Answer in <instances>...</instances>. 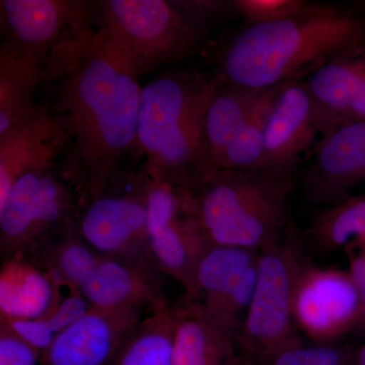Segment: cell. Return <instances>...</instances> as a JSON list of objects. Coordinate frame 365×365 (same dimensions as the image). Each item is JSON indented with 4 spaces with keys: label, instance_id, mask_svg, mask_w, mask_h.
Masks as SVG:
<instances>
[{
    "label": "cell",
    "instance_id": "f1b7e54d",
    "mask_svg": "<svg viewBox=\"0 0 365 365\" xmlns=\"http://www.w3.org/2000/svg\"><path fill=\"white\" fill-rule=\"evenodd\" d=\"M232 6L252 26L292 18L306 11L312 4L302 0H235Z\"/></svg>",
    "mask_w": 365,
    "mask_h": 365
},
{
    "label": "cell",
    "instance_id": "30bf717a",
    "mask_svg": "<svg viewBox=\"0 0 365 365\" xmlns=\"http://www.w3.org/2000/svg\"><path fill=\"white\" fill-rule=\"evenodd\" d=\"M294 313L299 332L314 344H333L361 325L365 309L348 271L307 264L295 292Z\"/></svg>",
    "mask_w": 365,
    "mask_h": 365
},
{
    "label": "cell",
    "instance_id": "ac0fdd59",
    "mask_svg": "<svg viewBox=\"0 0 365 365\" xmlns=\"http://www.w3.org/2000/svg\"><path fill=\"white\" fill-rule=\"evenodd\" d=\"M45 60L11 43L0 49V136L32 118L39 110L36 103L43 85Z\"/></svg>",
    "mask_w": 365,
    "mask_h": 365
},
{
    "label": "cell",
    "instance_id": "52a82bcc",
    "mask_svg": "<svg viewBox=\"0 0 365 365\" xmlns=\"http://www.w3.org/2000/svg\"><path fill=\"white\" fill-rule=\"evenodd\" d=\"M81 208L76 190L53 167L23 175L0 206L1 258H31L76 232Z\"/></svg>",
    "mask_w": 365,
    "mask_h": 365
},
{
    "label": "cell",
    "instance_id": "1f68e13d",
    "mask_svg": "<svg viewBox=\"0 0 365 365\" xmlns=\"http://www.w3.org/2000/svg\"><path fill=\"white\" fill-rule=\"evenodd\" d=\"M360 120H365V53L359 88H357L356 95L353 101L349 114V122L360 121Z\"/></svg>",
    "mask_w": 365,
    "mask_h": 365
},
{
    "label": "cell",
    "instance_id": "cb8c5ba5",
    "mask_svg": "<svg viewBox=\"0 0 365 365\" xmlns=\"http://www.w3.org/2000/svg\"><path fill=\"white\" fill-rule=\"evenodd\" d=\"M319 253L365 248V195L346 198L322 211L307 230Z\"/></svg>",
    "mask_w": 365,
    "mask_h": 365
},
{
    "label": "cell",
    "instance_id": "83f0119b",
    "mask_svg": "<svg viewBox=\"0 0 365 365\" xmlns=\"http://www.w3.org/2000/svg\"><path fill=\"white\" fill-rule=\"evenodd\" d=\"M347 348L333 344L304 346L302 342L278 352L268 365H349Z\"/></svg>",
    "mask_w": 365,
    "mask_h": 365
},
{
    "label": "cell",
    "instance_id": "4316f807",
    "mask_svg": "<svg viewBox=\"0 0 365 365\" xmlns=\"http://www.w3.org/2000/svg\"><path fill=\"white\" fill-rule=\"evenodd\" d=\"M91 309L83 294L69 292L58 306L42 318L6 319L9 326L26 342L44 351L60 332L83 317Z\"/></svg>",
    "mask_w": 365,
    "mask_h": 365
},
{
    "label": "cell",
    "instance_id": "e0dca14e",
    "mask_svg": "<svg viewBox=\"0 0 365 365\" xmlns=\"http://www.w3.org/2000/svg\"><path fill=\"white\" fill-rule=\"evenodd\" d=\"M175 307L174 365H247L234 338L208 318L198 302L182 295Z\"/></svg>",
    "mask_w": 365,
    "mask_h": 365
},
{
    "label": "cell",
    "instance_id": "8fae6325",
    "mask_svg": "<svg viewBox=\"0 0 365 365\" xmlns=\"http://www.w3.org/2000/svg\"><path fill=\"white\" fill-rule=\"evenodd\" d=\"M137 307H93L64 329L42 352L40 365H112L143 319Z\"/></svg>",
    "mask_w": 365,
    "mask_h": 365
},
{
    "label": "cell",
    "instance_id": "4dcf8cb0",
    "mask_svg": "<svg viewBox=\"0 0 365 365\" xmlns=\"http://www.w3.org/2000/svg\"><path fill=\"white\" fill-rule=\"evenodd\" d=\"M349 268L348 273L356 287L365 309V248L346 250Z\"/></svg>",
    "mask_w": 365,
    "mask_h": 365
},
{
    "label": "cell",
    "instance_id": "484cf974",
    "mask_svg": "<svg viewBox=\"0 0 365 365\" xmlns=\"http://www.w3.org/2000/svg\"><path fill=\"white\" fill-rule=\"evenodd\" d=\"M284 85L264 91L253 111L250 113L227 144L217 170H264L266 123L274 100Z\"/></svg>",
    "mask_w": 365,
    "mask_h": 365
},
{
    "label": "cell",
    "instance_id": "d6a6232c",
    "mask_svg": "<svg viewBox=\"0 0 365 365\" xmlns=\"http://www.w3.org/2000/svg\"><path fill=\"white\" fill-rule=\"evenodd\" d=\"M354 365H365V343L355 354Z\"/></svg>",
    "mask_w": 365,
    "mask_h": 365
},
{
    "label": "cell",
    "instance_id": "d6986e66",
    "mask_svg": "<svg viewBox=\"0 0 365 365\" xmlns=\"http://www.w3.org/2000/svg\"><path fill=\"white\" fill-rule=\"evenodd\" d=\"M53 276L20 257L2 259L0 318L31 319L51 313L63 297Z\"/></svg>",
    "mask_w": 365,
    "mask_h": 365
},
{
    "label": "cell",
    "instance_id": "2e32d148",
    "mask_svg": "<svg viewBox=\"0 0 365 365\" xmlns=\"http://www.w3.org/2000/svg\"><path fill=\"white\" fill-rule=\"evenodd\" d=\"M64 146L63 133L44 104L32 118L0 136V206L16 179L33 170L54 167Z\"/></svg>",
    "mask_w": 365,
    "mask_h": 365
},
{
    "label": "cell",
    "instance_id": "7402d4cb",
    "mask_svg": "<svg viewBox=\"0 0 365 365\" xmlns=\"http://www.w3.org/2000/svg\"><path fill=\"white\" fill-rule=\"evenodd\" d=\"M264 91L265 90H252L230 83L222 86L215 81L204 118L206 143L215 173L217 172L227 144L253 111Z\"/></svg>",
    "mask_w": 365,
    "mask_h": 365
},
{
    "label": "cell",
    "instance_id": "ffe728a7",
    "mask_svg": "<svg viewBox=\"0 0 365 365\" xmlns=\"http://www.w3.org/2000/svg\"><path fill=\"white\" fill-rule=\"evenodd\" d=\"M365 47L339 55L311 74L307 88L316 105L322 130L330 133L349 123V114L359 88Z\"/></svg>",
    "mask_w": 365,
    "mask_h": 365
},
{
    "label": "cell",
    "instance_id": "603a6c76",
    "mask_svg": "<svg viewBox=\"0 0 365 365\" xmlns=\"http://www.w3.org/2000/svg\"><path fill=\"white\" fill-rule=\"evenodd\" d=\"M176 323L175 304L141 319L112 365H174Z\"/></svg>",
    "mask_w": 365,
    "mask_h": 365
},
{
    "label": "cell",
    "instance_id": "6da1fadb",
    "mask_svg": "<svg viewBox=\"0 0 365 365\" xmlns=\"http://www.w3.org/2000/svg\"><path fill=\"white\" fill-rule=\"evenodd\" d=\"M43 104L63 133L62 176L83 206L98 198L140 151L137 138L141 86L113 58L90 25L48 54Z\"/></svg>",
    "mask_w": 365,
    "mask_h": 365
},
{
    "label": "cell",
    "instance_id": "7a4b0ae2",
    "mask_svg": "<svg viewBox=\"0 0 365 365\" xmlns=\"http://www.w3.org/2000/svg\"><path fill=\"white\" fill-rule=\"evenodd\" d=\"M365 47V18L326 4L304 13L249 26L223 53L222 74L230 85L266 90L297 81L346 52Z\"/></svg>",
    "mask_w": 365,
    "mask_h": 365
},
{
    "label": "cell",
    "instance_id": "d4e9b609",
    "mask_svg": "<svg viewBox=\"0 0 365 365\" xmlns=\"http://www.w3.org/2000/svg\"><path fill=\"white\" fill-rule=\"evenodd\" d=\"M103 258L104 256L74 232L25 260L49 273L60 287L68 288L69 292L81 294V287Z\"/></svg>",
    "mask_w": 365,
    "mask_h": 365
},
{
    "label": "cell",
    "instance_id": "5b68a950",
    "mask_svg": "<svg viewBox=\"0 0 365 365\" xmlns=\"http://www.w3.org/2000/svg\"><path fill=\"white\" fill-rule=\"evenodd\" d=\"M98 42L139 79L191 56L203 33L181 6L163 0H108L98 11Z\"/></svg>",
    "mask_w": 365,
    "mask_h": 365
},
{
    "label": "cell",
    "instance_id": "9a60e30c",
    "mask_svg": "<svg viewBox=\"0 0 365 365\" xmlns=\"http://www.w3.org/2000/svg\"><path fill=\"white\" fill-rule=\"evenodd\" d=\"M318 129L322 130L318 112L307 86L297 81L285 83L266 123L264 170L294 173Z\"/></svg>",
    "mask_w": 365,
    "mask_h": 365
},
{
    "label": "cell",
    "instance_id": "4fadbf2b",
    "mask_svg": "<svg viewBox=\"0 0 365 365\" xmlns=\"http://www.w3.org/2000/svg\"><path fill=\"white\" fill-rule=\"evenodd\" d=\"M0 9L9 42L45 61L55 46L88 24V11L81 2L1 0Z\"/></svg>",
    "mask_w": 365,
    "mask_h": 365
},
{
    "label": "cell",
    "instance_id": "9c48e42d",
    "mask_svg": "<svg viewBox=\"0 0 365 365\" xmlns=\"http://www.w3.org/2000/svg\"><path fill=\"white\" fill-rule=\"evenodd\" d=\"M212 246L197 215L195 195L153 181L148 198V257L165 277L195 290L199 262Z\"/></svg>",
    "mask_w": 365,
    "mask_h": 365
},
{
    "label": "cell",
    "instance_id": "8992f818",
    "mask_svg": "<svg viewBox=\"0 0 365 365\" xmlns=\"http://www.w3.org/2000/svg\"><path fill=\"white\" fill-rule=\"evenodd\" d=\"M311 262L299 237L282 235L259 252L253 299L235 340L247 365H268L281 350L302 342L294 297L300 275Z\"/></svg>",
    "mask_w": 365,
    "mask_h": 365
},
{
    "label": "cell",
    "instance_id": "ba28073f",
    "mask_svg": "<svg viewBox=\"0 0 365 365\" xmlns=\"http://www.w3.org/2000/svg\"><path fill=\"white\" fill-rule=\"evenodd\" d=\"M153 180L146 170H127L79 215L76 232L106 258L148 257V198Z\"/></svg>",
    "mask_w": 365,
    "mask_h": 365
},
{
    "label": "cell",
    "instance_id": "277c9868",
    "mask_svg": "<svg viewBox=\"0 0 365 365\" xmlns=\"http://www.w3.org/2000/svg\"><path fill=\"white\" fill-rule=\"evenodd\" d=\"M294 173L220 170L196 196L197 215L218 246L260 250L284 235Z\"/></svg>",
    "mask_w": 365,
    "mask_h": 365
},
{
    "label": "cell",
    "instance_id": "44dd1931",
    "mask_svg": "<svg viewBox=\"0 0 365 365\" xmlns=\"http://www.w3.org/2000/svg\"><path fill=\"white\" fill-rule=\"evenodd\" d=\"M259 252L212 245L199 262L195 290L188 299L198 302L204 313L215 321L242 274L258 260Z\"/></svg>",
    "mask_w": 365,
    "mask_h": 365
},
{
    "label": "cell",
    "instance_id": "5bb4252c",
    "mask_svg": "<svg viewBox=\"0 0 365 365\" xmlns=\"http://www.w3.org/2000/svg\"><path fill=\"white\" fill-rule=\"evenodd\" d=\"M165 278L150 259L104 257L81 287V294L93 307H137L153 314L170 304L165 295Z\"/></svg>",
    "mask_w": 365,
    "mask_h": 365
},
{
    "label": "cell",
    "instance_id": "3957f363",
    "mask_svg": "<svg viewBox=\"0 0 365 365\" xmlns=\"http://www.w3.org/2000/svg\"><path fill=\"white\" fill-rule=\"evenodd\" d=\"M215 85L195 72L169 71L141 88L137 138L153 182L197 194L215 174L204 129Z\"/></svg>",
    "mask_w": 365,
    "mask_h": 365
},
{
    "label": "cell",
    "instance_id": "7c38bea8",
    "mask_svg": "<svg viewBox=\"0 0 365 365\" xmlns=\"http://www.w3.org/2000/svg\"><path fill=\"white\" fill-rule=\"evenodd\" d=\"M365 182V120L341 125L327 134L314 163L302 174L307 201L333 204Z\"/></svg>",
    "mask_w": 365,
    "mask_h": 365
},
{
    "label": "cell",
    "instance_id": "f546056e",
    "mask_svg": "<svg viewBox=\"0 0 365 365\" xmlns=\"http://www.w3.org/2000/svg\"><path fill=\"white\" fill-rule=\"evenodd\" d=\"M42 352L0 318V365H40Z\"/></svg>",
    "mask_w": 365,
    "mask_h": 365
}]
</instances>
